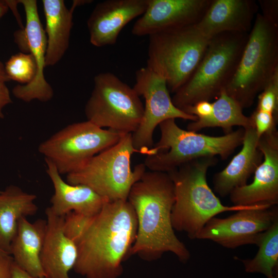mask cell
Here are the masks:
<instances>
[{"label":"cell","instance_id":"4","mask_svg":"<svg viewBox=\"0 0 278 278\" xmlns=\"http://www.w3.org/2000/svg\"><path fill=\"white\" fill-rule=\"evenodd\" d=\"M249 33L223 32L211 38L195 71L174 93L173 105L183 110L218 97L236 72Z\"/></svg>","mask_w":278,"mask_h":278},{"label":"cell","instance_id":"22","mask_svg":"<svg viewBox=\"0 0 278 278\" xmlns=\"http://www.w3.org/2000/svg\"><path fill=\"white\" fill-rule=\"evenodd\" d=\"M45 18L46 50L45 66H54L61 60L68 48L73 27L75 1L68 9L63 0H43Z\"/></svg>","mask_w":278,"mask_h":278},{"label":"cell","instance_id":"5","mask_svg":"<svg viewBox=\"0 0 278 278\" xmlns=\"http://www.w3.org/2000/svg\"><path fill=\"white\" fill-rule=\"evenodd\" d=\"M161 137L150 148L144 165L150 170L168 173L190 161L219 155L227 159L242 145L245 130L240 128L222 136H213L180 128L175 119L159 124Z\"/></svg>","mask_w":278,"mask_h":278},{"label":"cell","instance_id":"1","mask_svg":"<svg viewBox=\"0 0 278 278\" xmlns=\"http://www.w3.org/2000/svg\"><path fill=\"white\" fill-rule=\"evenodd\" d=\"M137 230L135 213L128 200L107 201L93 216L66 215L64 233L77 249L75 272L85 278H118Z\"/></svg>","mask_w":278,"mask_h":278},{"label":"cell","instance_id":"14","mask_svg":"<svg viewBox=\"0 0 278 278\" xmlns=\"http://www.w3.org/2000/svg\"><path fill=\"white\" fill-rule=\"evenodd\" d=\"M258 148L264 161L254 172L252 182L234 189L229 194L234 206L278 203V132L275 129L260 136Z\"/></svg>","mask_w":278,"mask_h":278},{"label":"cell","instance_id":"8","mask_svg":"<svg viewBox=\"0 0 278 278\" xmlns=\"http://www.w3.org/2000/svg\"><path fill=\"white\" fill-rule=\"evenodd\" d=\"M147 67L162 77L175 93L192 76L211 38L195 26H187L150 35Z\"/></svg>","mask_w":278,"mask_h":278},{"label":"cell","instance_id":"10","mask_svg":"<svg viewBox=\"0 0 278 278\" xmlns=\"http://www.w3.org/2000/svg\"><path fill=\"white\" fill-rule=\"evenodd\" d=\"M123 135L88 120L75 123L42 142L38 151L53 163L60 175H67L116 144Z\"/></svg>","mask_w":278,"mask_h":278},{"label":"cell","instance_id":"18","mask_svg":"<svg viewBox=\"0 0 278 278\" xmlns=\"http://www.w3.org/2000/svg\"><path fill=\"white\" fill-rule=\"evenodd\" d=\"M46 231L40 255L45 278H70L77 258L74 241L63 231L64 217L55 215L49 207L45 210Z\"/></svg>","mask_w":278,"mask_h":278},{"label":"cell","instance_id":"24","mask_svg":"<svg viewBox=\"0 0 278 278\" xmlns=\"http://www.w3.org/2000/svg\"><path fill=\"white\" fill-rule=\"evenodd\" d=\"M243 108L223 90L215 101L212 103V111L207 117L197 119L187 125V130L196 132L208 127H220L225 134L232 132L235 126L244 129L254 128L250 116H246Z\"/></svg>","mask_w":278,"mask_h":278},{"label":"cell","instance_id":"29","mask_svg":"<svg viewBox=\"0 0 278 278\" xmlns=\"http://www.w3.org/2000/svg\"><path fill=\"white\" fill-rule=\"evenodd\" d=\"M258 4L262 15L271 24L278 27V1L259 0Z\"/></svg>","mask_w":278,"mask_h":278},{"label":"cell","instance_id":"31","mask_svg":"<svg viewBox=\"0 0 278 278\" xmlns=\"http://www.w3.org/2000/svg\"><path fill=\"white\" fill-rule=\"evenodd\" d=\"M13 263L10 255L0 253V278H12Z\"/></svg>","mask_w":278,"mask_h":278},{"label":"cell","instance_id":"37","mask_svg":"<svg viewBox=\"0 0 278 278\" xmlns=\"http://www.w3.org/2000/svg\"><path fill=\"white\" fill-rule=\"evenodd\" d=\"M1 190H0V193H1Z\"/></svg>","mask_w":278,"mask_h":278},{"label":"cell","instance_id":"26","mask_svg":"<svg viewBox=\"0 0 278 278\" xmlns=\"http://www.w3.org/2000/svg\"><path fill=\"white\" fill-rule=\"evenodd\" d=\"M5 70L10 80L26 84L33 79L36 65L32 55L20 53L9 59L5 64Z\"/></svg>","mask_w":278,"mask_h":278},{"label":"cell","instance_id":"33","mask_svg":"<svg viewBox=\"0 0 278 278\" xmlns=\"http://www.w3.org/2000/svg\"><path fill=\"white\" fill-rule=\"evenodd\" d=\"M12 278H40L33 276L18 266L13 261ZM45 278V277H43Z\"/></svg>","mask_w":278,"mask_h":278},{"label":"cell","instance_id":"9","mask_svg":"<svg viewBox=\"0 0 278 278\" xmlns=\"http://www.w3.org/2000/svg\"><path fill=\"white\" fill-rule=\"evenodd\" d=\"M144 106L133 88L110 72L94 78V87L85 106L87 120L121 134L133 133L140 125Z\"/></svg>","mask_w":278,"mask_h":278},{"label":"cell","instance_id":"23","mask_svg":"<svg viewBox=\"0 0 278 278\" xmlns=\"http://www.w3.org/2000/svg\"><path fill=\"white\" fill-rule=\"evenodd\" d=\"M37 196L10 185L0 193V249L9 254L11 243L15 235L19 220L34 215L38 207Z\"/></svg>","mask_w":278,"mask_h":278},{"label":"cell","instance_id":"13","mask_svg":"<svg viewBox=\"0 0 278 278\" xmlns=\"http://www.w3.org/2000/svg\"><path fill=\"white\" fill-rule=\"evenodd\" d=\"M277 219V207L240 210L224 218L214 217L210 219L197 239L210 240L229 249L256 245L261 234Z\"/></svg>","mask_w":278,"mask_h":278},{"label":"cell","instance_id":"17","mask_svg":"<svg viewBox=\"0 0 278 278\" xmlns=\"http://www.w3.org/2000/svg\"><path fill=\"white\" fill-rule=\"evenodd\" d=\"M258 8L254 0H212L195 26L209 38L223 32L249 33Z\"/></svg>","mask_w":278,"mask_h":278},{"label":"cell","instance_id":"12","mask_svg":"<svg viewBox=\"0 0 278 278\" xmlns=\"http://www.w3.org/2000/svg\"><path fill=\"white\" fill-rule=\"evenodd\" d=\"M22 4L26 16L25 26L16 31L14 40L23 51L32 55L36 62V73L33 79L26 84H18L12 90L18 99L28 102L36 99L42 102L50 100L54 91L46 81L44 70L45 66L46 36L39 15L36 0H19Z\"/></svg>","mask_w":278,"mask_h":278},{"label":"cell","instance_id":"35","mask_svg":"<svg viewBox=\"0 0 278 278\" xmlns=\"http://www.w3.org/2000/svg\"><path fill=\"white\" fill-rule=\"evenodd\" d=\"M9 9L6 0H0V19L8 12Z\"/></svg>","mask_w":278,"mask_h":278},{"label":"cell","instance_id":"20","mask_svg":"<svg viewBox=\"0 0 278 278\" xmlns=\"http://www.w3.org/2000/svg\"><path fill=\"white\" fill-rule=\"evenodd\" d=\"M245 130L242 147L222 170L215 174L214 189L224 197L237 187L247 184L252 173L263 161V155L258 148L259 138L254 128Z\"/></svg>","mask_w":278,"mask_h":278},{"label":"cell","instance_id":"30","mask_svg":"<svg viewBox=\"0 0 278 278\" xmlns=\"http://www.w3.org/2000/svg\"><path fill=\"white\" fill-rule=\"evenodd\" d=\"M185 113L196 116L197 119L207 117L212 111V103L208 101H201L182 110Z\"/></svg>","mask_w":278,"mask_h":278},{"label":"cell","instance_id":"11","mask_svg":"<svg viewBox=\"0 0 278 278\" xmlns=\"http://www.w3.org/2000/svg\"><path fill=\"white\" fill-rule=\"evenodd\" d=\"M133 88L145 101L141 123L132 134L133 145L138 153L146 154L153 146V132L162 121L176 118L192 121L197 120L196 116L185 113L173 105L165 79L147 66L136 72Z\"/></svg>","mask_w":278,"mask_h":278},{"label":"cell","instance_id":"27","mask_svg":"<svg viewBox=\"0 0 278 278\" xmlns=\"http://www.w3.org/2000/svg\"><path fill=\"white\" fill-rule=\"evenodd\" d=\"M256 109L272 113L278 118V70L258 94Z\"/></svg>","mask_w":278,"mask_h":278},{"label":"cell","instance_id":"7","mask_svg":"<svg viewBox=\"0 0 278 278\" xmlns=\"http://www.w3.org/2000/svg\"><path fill=\"white\" fill-rule=\"evenodd\" d=\"M135 152L132 133L123 134L116 144L67 175L66 182L86 185L109 201L126 200L131 187L146 169L141 163L131 169V158Z\"/></svg>","mask_w":278,"mask_h":278},{"label":"cell","instance_id":"19","mask_svg":"<svg viewBox=\"0 0 278 278\" xmlns=\"http://www.w3.org/2000/svg\"><path fill=\"white\" fill-rule=\"evenodd\" d=\"M45 161L46 172L54 188L49 207L55 215L64 217L73 212L93 216L98 213L104 204L109 201L86 185H74L65 182L53 163L46 159Z\"/></svg>","mask_w":278,"mask_h":278},{"label":"cell","instance_id":"21","mask_svg":"<svg viewBox=\"0 0 278 278\" xmlns=\"http://www.w3.org/2000/svg\"><path fill=\"white\" fill-rule=\"evenodd\" d=\"M46 223L45 219H38L32 223L26 217L21 218L9 250L10 255L18 266L31 275L40 278L45 277L40 255Z\"/></svg>","mask_w":278,"mask_h":278},{"label":"cell","instance_id":"2","mask_svg":"<svg viewBox=\"0 0 278 278\" xmlns=\"http://www.w3.org/2000/svg\"><path fill=\"white\" fill-rule=\"evenodd\" d=\"M173 182L168 173L150 170L131 187L128 201L135 213L137 230L129 255L153 260L166 252L186 262L190 254L175 234L171 223L175 202Z\"/></svg>","mask_w":278,"mask_h":278},{"label":"cell","instance_id":"6","mask_svg":"<svg viewBox=\"0 0 278 278\" xmlns=\"http://www.w3.org/2000/svg\"><path fill=\"white\" fill-rule=\"evenodd\" d=\"M278 70V27L256 15L236 72L225 89L244 109L253 103Z\"/></svg>","mask_w":278,"mask_h":278},{"label":"cell","instance_id":"32","mask_svg":"<svg viewBox=\"0 0 278 278\" xmlns=\"http://www.w3.org/2000/svg\"><path fill=\"white\" fill-rule=\"evenodd\" d=\"M12 102L9 90L6 83L0 82V118H3L4 108Z\"/></svg>","mask_w":278,"mask_h":278},{"label":"cell","instance_id":"36","mask_svg":"<svg viewBox=\"0 0 278 278\" xmlns=\"http://www.w3.org/2000/svg\"><path fill=\"white\" fill-rule=\"evenodd\" d=\"M0 253L7 254V253H5V252H4L3 251H2L1 249H0Z\"/></svg>","mask_w":278,"mask_h":278},{"label":"cell","instance_id":"34","mask_svg":"<svg viewBox=\"0 0 278 278\" xmlns=\"http://www.w3.org/2000/svg\"><path fill=\"white\" fill-rule=\"evenodd\" d=\"M10 81L5 70V65L0 59V82H6Z\"/></svg>","mask_w":278,"mask_h":278},{"label":"cell","instance_id":"3","mask_svg":"<svg viewBox=\"0 0 278 278\" xmlns=\"http://www.w3.org/2000/svg\"><path fill=\"white\" fill-rule=\"evenodd\" d=\"M218 162L215 157L199 158L168 172L175 189V202L171 212L174 230L183 232L191 239L197 237L206 223L224 212L250 208H268V205L225 206L209 187L206 174Z\"/></svg>","mask_w":278,"mask_h":278},{"label":"cell","instance_id":"25","mask_svg":"<svg viewBox=\"0 0 278 278\" xmlns=\"http://www.w3.org/2000/svg\"><path fill=\"white\" fill-rule=\"evenodd\" d=\"M256 245L258 250L252 259H240L246 271L259 272L267 278H275L274 271L278 265V219L260 235Z\"/></svg>","mask_w":278,"mask_h":278},{"label":"cell","instance_id":"15","mask_svg":"<svg viewBox=\"0 0 278 278\" xmlns=\"http://www.w3.org/2000/svg\"><path fill=\"white\" fill-rule=\"evenodd\" d=\"M212 0H148L145 12L135 22L132 33L150 36L196 24Z\"/></svg>","mask_w":278,"mask_h":278},{"label":"cell","instance_id":"28","mask_svg":"<svg viewBox=\"0 0 278 278\" xmlns=\"http://www.w3.org/2000/svg\"><path fill=\"white\" fill-rule=\"evenodd\" d=\"M250 117L259 138L263 134L276 129L278 118L272 113L255 109Z\"/></svg>","mask_w":278,"mask_h":278},{"label":"cell","instance_id":"16","mask_svg":"<svg viewBox=\"0 0 278 278\" xmlns=\"http://www.w3.org/2000/svg\"><path fill=\"white\" fill-rule=\"evenodd\" d=\"M148 0H107L98 3L87 21L91 43L114 45L124 27L145 11Z\"/></svg>","mask_w":278,"mask_h":278}]
</instances>
